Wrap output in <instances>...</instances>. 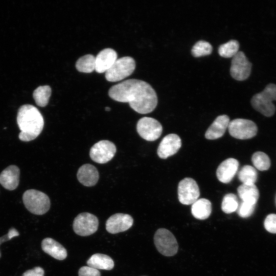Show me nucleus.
<instances>
[{
    "instance_id": "nucleus-1",
    "label": "nucleus",
    "mask_w": 276,
    "mask_h": 276,
    "mask_svg": "<svg viewBox=\"0 0 276 276\" xmlns=\"http://www.w3.org/2000/svg\"><path fill=\"white\" fill-rule=\"evenodd\" d=\"M113 100L128 103L130 107L141 114L152 112L157 104L154 89L148 83L137 79H128L112 86L109 90Z\"/></svg>"
},
{
    "instance_id": "nucleus-2",
    "label": "nucleus",
    "mask_w": 276,
    "mask_h": 276,
    "mask_svg": "<svg viewBox=\"0 0 276 276\" xmlns=\"http://www.w3.org/2000/svg\"><path fill=\"white\" fill-rule=\"evenodd\" d=\"M17 123L20 130L19 139L29 142L35 139L41 132L44 120L38 109L35 106L26 104L18 109Z\"/></svg>"
},
{
    "instance_id": "nucleus-3",
    "label": "nucleus",
    "mask_w": 276,
    "mask_h": 276,
    "mask_svg": "<svg viewBox=\"0 0 276 276\" xmlns=\"http://www.w3.org/2000/svg\"><path fill=\"white\" fill-rule=\"evenodd\" d=\"M276 101V85L268 84L264 89L255 95L251 100V104L253 108L266 117L273 116L275 107L272 102Z\"/></svg>"
},
{
    "instance_id": "nucleus-4",
    "label": "nucleus",
    "mask_w": 276,
    "mask_h": 276,
    "mask_svg": "<svg viewBox=\"0 0 276 276\" xmlns=\"http://www.w3.org/2000/svg\"><path fill=\"white\" fill-rule=\"evenodd\" d=\"M23 202L31 213L36 215L46 213L50 207V200L45 193L36 190H28L22 196Z\"/></svg>"
},
{
    "instance_id": "nucleus-5",
    "label": "nucleus",
    "mask_w": 276,
    "mask_h": 276,
    "mask_svg": "<svg viewBox=\"0 0 276 276\" xmlns=\"http://www.w3.org/2000/svg\"><path fill=\"white\" fill-rule=\"evenodd\" d=\"M135 68V62L132 57L125 56L117 59L105 72L106 79L110 82L121 81L131 75Z\"/></svg>"
},
{
    "instance_id": "nucleus-6",
    "label": "nucleus",
    "mask_w": 276,
    "mask_h": 276,
    "mask_svg": "<svg viewBox=\"0 0 276 276\" xmlns=\"http://www.w3.org/2000/svg\"><path fill=\"white\" fill-rule=\"evenodd\" d=\"M154 242L157 250L164 256L171 257L177 252V240L173 234L166 228L157 230L154 236Z\"/></svg>"
},
{
    "instance_id": "nucleus-7",
    "label": "nucleus",
    "mask_w": 276,
    "mask_h": 276,
    "mask_svg": "<svg viewBox=\"0 0 276 276\" xmlns=\"http://www.w3.org/2000/svg\"><path fill=\"white\" fill-rule=\"evenodd\" d=\"M227 128L232 136L240 140L251 139L258 131L257 126L253 121L240 118L229 122Z\"/></svg>"
},
{
    "instance_id": "nucleus-8",
    "label": "nucleus",
    "mask_w": 276,
    "mask_h": 276,
    "mask_svg": "<svg viewBox=\"0 0 276 276\" xmlns=\"http://www.w3.org/2000/svg\"><path fill=\"white\" fill-rule=\"evenodd\" d=\"M136 130L143 139L148 141H154L160 136L163 132V127L156 119L150 117H143L137 122Z\"/></svg>"
},
{
    "instance_id": "nucleus-9",
    "label": "nucleus",
    "mask_w": 276,
    "mask_h": 276,
    "mask_svg": "<svg viewBox=\"0 0 276 276\" xmlns=\"http://www.w3.org/2000/svg\"><path fill=\"white\" fill-rule=\"evenodd\" d=\"M99 221L94 215L85 212L79 214L75 218L73 227L75 233L81 236H87L98 229Z\"/></svg>"
},
{
    "instance_id": "nucleus-10",
    "label": "nucleus",
    "mask_w": 276,
    "mask_h": 276,
    "mask_svg": "<svg viewBox=\"0 0 276 276\" xmlns=\"http://www.w3.org/2000/svg\"><path fill=\"white\" fill-rule=\"evenodd\" d=\"M177 192L179 202L185 205L192 204L200 196L197 182L189 177L185 178L179 182Z\"/></svg>"
},
{
    "instance_id": "nucleus-11",
    "label": "nucleus",
    "mask_w": 276,
    "mask_h": 276,
    "mask_svg": "<svg viewBox=\"0 0 276 276\" xmlns=\"http://www.w3.org/2000/svg\"><path fill=\"white\" fill-rule=\"evenodd\" d=\"M116 150V147L112 142L108 140H101L91 147L89 155L96 163L105 164L113 157Z\"/></svg>"
},
{
    "instance_id": "nucleus-12",
    "label": "nucleus",
    "mask_w": 276,
    "mask_h": 276,
    "mask_svg": "<svg viewBox=\"0 0 276 276\" xmlns=\"http://www.w3.org/2000/svg\"><path fill=\"white\" fill-rule=\"evenodd\" d=\"M251 64L244 53L239 51L233 58L230 67L232 77L238 81H243L248 78L250 74Z\"/></svg>"
},
{
    "instance_id": "nucleus-13",
    "label": "nucleus",
    "mask_w": 276,
    "mask_h": 276,
    "mask_svg": "<svg viewBox=\"0 0 276 276\" xmlns=\"http://www.w3.org/2000/svg\"><path fill=\"white\" fill-rule=\"evenodd\" d=\"M133 223L132 217L126 214L117 213L111 216L106 222V231L117 234L128 230Z\"/></svg>"
},
{
    "instance_id": "nucleus-14",
    "label": "nucleus",
    "mask_w": 276,
    "mask_h": 276,
    "mask_svg": "<svg viewBox=\"0 0 276 276\" xmlns=\"http://www.w3.org/2000/svg\"><path fill=\"white\" fill-rule=\"evenodd\" d=\"M181 146L180 137L174 133L166 135L158 146L157 153L162 159H166L177 152Z\"/></svg>"
},
{
    "instance_id": "nucleus-15",
    "label": "nucleus",
    "mask_w": 276,
    "mask_h": 276,
    "mask_svg": "<svg viewBox=\"0 0 276 276\" xmlns=\"http://www.w3.org/2000/svg\"><path fill=\"white\" fill-rule=\"evenodd\" d=\"M239 166V162L236 159L229 158L224 160L216 170L218 179L224 183H229L236 174Z\"/></svg>"
},
{
    "instance_id": "nucleus-16",
    "label": "nucleus",
    "mask_w": 276,
    "mask_h": 276,
    "mask_svg": "<svg viewBox=\"0 0 276 276\" xmlns=\"http://www.w3.org/2000/svg\"><path fill=\"white\" fill-rule=\"evenodd\" d=\"M117 52L110 48L104 49L95 57V71L99 73L106 72L117 58Z\"/></svg>"
},
{
    "instance_id": "nucleus-17",
    "label": "nucleus",
    "mask_w": 276,
    "mask_h": 276,
    "mask_svg": "<svg viewBox=\"0 0 276 276\" xmlns=\"http://www.w3.org/2000/svg\"><path fill=\"white\" fill-rule=\"evenodd\" d=\"M229 122V118L227 115L218 116L206 131L205 138L215 140L222 137L228 128Z\"/></svg>"
},
{
    "instance_id": "nucleus-18",
    "label": "nucleus",
    "mask_w": 276,
    "mask_h": 276,
    "mask_svg": "<svg viewBox=\"0 0 276 276\" xmlns=\"http://www.w3.org/2000/svg\"><path fill=\"white\" fill-rule=\"evenodd\" d=\"M20 171L15 165H11L0 174V183L9 190L15 189L19 181Z\"/></svg>"
},
{
    "instance_id": "nucleus-19",
    "label": "nucleus",
    "mask_w": 276,
    "mask_h": 276,
    "mask_svg": "<svg viewBox=\"0 0 276 276\" xmlns=\"http://www.w3.org/2000/svg\"><path fill=\"white\" fill-rule=\"evenodd\" d=\"M77 176L79 181L86 187L95 185L99 177L96 168L88 164H84L79 168Z\"/></svg>"
},
{
    "instance_id": "nucleus-20",
    "label": "nucleus",
    "mask_w": 276,
    "mask_h": 276,
    "mask_svg": "<svg viewBox=\"0 0 276 276\" xmlns=\"http://www.w3.org/2000/svg\"><path fill=\"white\" fill-rule=\"evenodd\" d=\"M41 248L45 253L57 260H63L67 257L66 249L52 238L44 239L41 242Z\"/></svg>"
},
{
    "instance_id": "nucleus-21",
    "label": "nucleus",
    "mask_w": 276,
    "mask_h": 276,
    "mask_svg": "<svg viewBox=\"0 0 276 276\" xmlns=\"http://www.w3.org/2000/svg\"><path fill=\"white\" fill-rule=\"evenodd\" d=\"M191 213L192 215L197 219H207L212 213L211 202L205 198L197 199L192 204Z\"/></svg>"
},
{
    "instance_id": "nucleus-22",
    "label": "nucleus",
    "mask_w": 276,
    "mask_h": 276,
    "mask_svg": "<svg viewBox=\"0 0 276 276\" xmlns=\"http://www.w3.org/2000/svg\"><path fill=\"white\" fill-rule=\"evenodd\" d=\"M88 266L97 269L111 270L114 267V262L109 256L102 254L92 255L87 261Z\"/></svg>"
},
{
    "instance_id": "nucleus-23",
    "label": "nucleus",
    "mask_w": 276,
    "mask_h": 276,
    "mask_svg": "<svg viewBox=\"0 0 276 276\" xmlns=\"http://www.w3.org/2000/svg\"><path fill=\"white\" fill-rule=\"evenodd\" d=\"M238 194L242 201L256 204L259 197V190L255 184H242L237 189Z\"/></svg>"
},
{
    "instance_id": "nucleus-24",
    "label": "nucleus",
    "mask_w": 276,
    "mask_h": 276,
    "mask_svg": "<svg viewBox=\"0 0 276 276\" xmlns=\"http://www.w3.org/2000/svg\"><path fill=\"white\" fill-rule=\"evenodd\" d=\"M238 177L242 184H255L257 180L258 173L254 167L245 165L238 172Z\"/></svg>"
},
{
    "instance_id": "nucleus-25",
    "label": "nucleus",
    "mask_w": 276,
    "mask_h": 276,
    "mask_svg": "<svg viewBox=\"0 0 276 276\" xmlns=\"http://www.w3.org/2000/svg\"><path fill=\"white\" fill-rule=\"evenodd\" d=\"M51 88L48 85L40 86L33 92V96L37 105L41 107L45 106L51 95Z\"/></svg>"
},
{
    "instance_id": "nucleus-26",
    "label": "nucleus",
    "mask_w": 276,
    "mask_h": 276,
    "mask_svg": "<svg viewBox=\"0 0 276 276\" xmlns=\"http://www.w3.org/2000/svg\"><path fill=\"white\" fill-rule=\"evenodd\" d=\"M76 67L80 72H92L95 70V57L91 54L81 57L76 62Z\"/></svg>"
},
{
    "instance_id": "nucleus-27",
    "label": "nucleus",
    "mask_w": 276,
    "mask_h": 276,
    "mask_svg": "<svg viewBox=\"0 0 276 276\" xmlns=\"http://www.w3.org/2000/svg\"><path fill=\"white\" fill-rule=\"evenodd\" d=\"M239 43L237 40H231L218 48L219 55L224 58L233 57L238 52Z\"/></svg>"
},
{
    "instance_id": "nucleus-28",
    "label": "nucleus",
    "mask_w": 276,
    "mask_h": 276,
    "mask_svg": "<svg viewBox=\"0 0 276 276\" xmlns=\"http://www.w3.org/2000/svg\"><path fill=\"white\" fill-rule=\"evenodd\" d=\"M252 163L255 167L260 171L267 170L270 167V160L264 152L257 151L253 154Z\"/></svg>"
},
{
    "instance_id": "nucleus-29",
    "label": "nucleus",
    "mask_w": 276,
    "mask_h": 276,
    "mask_svg": "<svg viewBox=\"0 0 276 276\" xmlns=\"http://www.w3.org/2000/svg\"><path fill=\"white\" fill-rule=\"evenodd\" d=\"M238 205L237 196L233 193H228L223 198L221 209L225 213L230 214L237 211Z\"/></svg>"
},
{
    "instance_id": "nucleus-30",
    "label": "nucleus",
    "mask_w": 276,
    "mask_h": 276,
    "mask_svg": "<svg viewBox=\"0 0 276 276\" xmlns=\"http://www.w3.org/2000/svg\"><path fill=\"white\" fill-rule=\"evenodd\" d=\"M213 48L208 41L199 40L192 47L191 52L193 56L199 57L210 55L212 53Z\"/></svg>"
},
{
    "instance_id": "nucleus-31",
    "label": "nucleus",
    "mask_w": 276,
    "mask_h": 276,
    "mask_svg": "<svg viewBox=\"0 0 276 276\" xmlns=\"http://www.w3.org/2000/svg\"><path fill=\"white\" fill-rule=\"evenodd\" d=\"M256 205L242 201L238 205L237 213L242 218L249 217L253 214Z\"/></svg>"
},
{
    "instance_id": "nucleus-32",
    "label": "nucleus",
    "mask_w": 276,
    "mask_h": 276,
    "mask_svg": "<svg viewBox=\"0 0 276 276\" xmlns=\"http://www.w3.org/2000/svg\"><path fill=\"white\" fill-rule=\"evenodd\" d=\"M264 225L268 232L276 234V214H270L267 215L264 220Z\"/></svg>"
},
{
    "instance_id": "nucleus-33",
    "label": "nucleus",
    "mask_w": 276,
    "mask_h": 276,
    "mask_svg": "<svg viewBox=\"0 0 276 276\" xmlns=\"http://www.w3.org/2000/svg\"><path fill=\"white\" fill-rule=\"evenodd\" d=\"M79 276H101L99 270L88 266L81 267L78 271Z\"/></svg>"
},
{
    "instance_id": "nucleus-34",
    "label": "nucleus",
    "mask_w": 276,
    "mask_h": 276,
    "mask_svg": "<svg viewBox=\"0 0 276 276\" xmlns=\"http://www.w3.org/2000/svg\"><path fill=\"white\" fill-rule=\"evenodd\" d=\"M44 271L42 268L36 267L25 272L22 276H44Z\"/></svg>"
},
{
    "instance_id": "nucleus-35",
    "label": "nucleus",
    "mask_w": 276,
    "mask_h": 276,
    "mask_svg": "<svg viewBox=\"0 0 276 276\" xmlns=\"http://www.w3.org/2000/svg\"><path fill=\"white\" fill-rule=\"evenodd\" d=\"M9 240L13 238L14 237L18 236L19 235L18 232L14 228H11L9 229L7 234Z\"/></svg>"
},
{
    "instance_id": "nucleus-36",
    "label": "nucleus",
    "mask_w": 276,
    "mask_h": 276,
    "mask_svg": "<svg viewBox=\"0 0 276 276\" xmlns=\"http://www.w3.org/2000/svg\"><path fill=\"white\" fill-rule=\"evenodd\" d=\"M8 240H9V239L8 236L7 234L4 236H3V237H1L0 238V245L2 243H3V242H5L6 241H8ZM1 252H0V258H1Z\"/></svg>"
},
{
    "instance_id": "nucleus-37",
    "label": "nucleus",
    "mask_w": 276,
    "mask_h": 276,
    "mask_svg": "<svg viewBox=\"0 0 276 276\" xmlns=\"http://www.w3.org/2000/svg\"><path fill=\"white\" fill-rule=\"evenodd\" d=\"M105 110H106V111H109V110H110V108H109L108 107H105Z\"/></svg>"
},
{
    "instance_id": "nucleus-38",
    "label": "nucleus",
    "mask_w": 276,
    "mask_h": 276,
    "mask_svg": "<svg viewBox=\"0 0 276 276\" xmlns=\"http://www.w3.org/2000/svg\"><path fill=\"white\" fill-rule=\"evenodd\" d=\"M275 203H276V197H275Z\"/></svg>"
}]
</instances>
